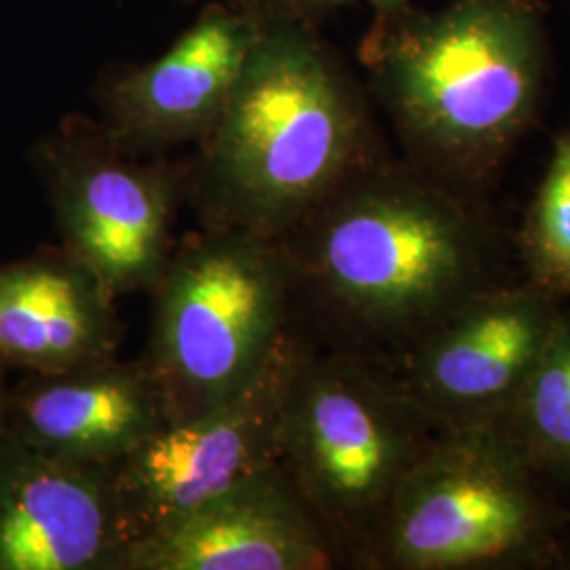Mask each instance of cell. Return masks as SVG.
Listing matches in <instances>:
<instances>
[{
    "instance_id": "18",
    "label": "cell",
    "mask_w": 570,
    "mask_h": 570,
    "mask_svg": "<svg viewBox=\"0 0 570 570\" xmlns=\"http://www.w3.org/2000/svg\"><path fill=\"white\" fill-rule=\"evenodd\" d=\"M9 370L7 367L0 366V406H2V400H4V393H7V387H9Z\"/></svg>"
},
{
    "instance_id": "7",
    "label": "cell",
    "mask_w": 570,
    "mask_h": 570,
    "mask_svg": "<svg viewBox=\"0 0 570 570\" xmlns=\"http://www.w3.org/2000/svg\"><path fill=\"white\" fill-rule=\"evenodd\" d=\"M530 473L494 425L433 440L393 492L366 562L454 570L520 560L543 537Z\"/></svg>"
},
{
    "instance_id": "15",
    "label": "cell",
    "mask_w": 570,
    "mask_h": 570,
    "mask_svg": "<svg viewBox=\"0 0 570 570\" xmlns=\"http://www.w3.org/2000/svg\"><path fill=\"white\" fill-rule=\"evenodd\" d=\"M503 419L505 438L530 469L570 473V317H556Z\"/></svg>"
},
{
    "instance_id": "2",
    "label": "cell",
    "mask_w": 570,
    "mask_h": 570,
    "mask_svg": "<svg viewBox=\"0 0 570 570\" xmlns=\"http://www.w3.org/2000/svg\"><path fill=\"white\" fill-rule=\"evenodd\" d=\"M546 16L543 0H450L372 21L357 56L416 167L446 184L499 169L546 91Z\"/></svg>"
},
{
    "instance_id": "14",
    "label": "cell",
    "mask_w": 570,
    "mask_h": 570,
    "mask_svg": "<svg viewBox=\"0 0 570 570\" xmlns=\"http://www.w3.org/2000/svg\"><path fill=\"white\" fill-rule=\"evenodd\" d=\"M117 298L66 249L0 265V366L51 374L117 357Z\"/></svg>"
},
{
    "instance_id": "4",
    "label": "cell",
    "mask_w": 570,
    "mask_h": 570,
    "mask_svg": "<svg viewBox=\"0 0 570 570\" xmlns=\"http://www.w3.org/2000/svg\"><path fill=\"white\" fill-rule=\"evenodd\" d=\"M433 421L383 360L306 346L285 391L279 465L336 550L367 560L389 501Z\"/></svg>"
},
{
    "instance_id": "3",
    "label": "cell",
    "mask_w": 570,
    "mask_h": 570,
    "mask_svg": "<svg viewBox=\"0 0 570 570\" xmlns=\"http://www.w3.org/2000/svg\"><path fill=\"white\" fill-rule=\"evenodd\" d=\"M473 226L449 184L385 157L330 193L279 244L292 303L364 341L416 338L468 282Z\"/></svg>"
},
{
    "instance_id": "8",
    "label": "cell",
    "mask_w": 570,
    "mask_h": 570,
    "mask_svg": "<svg viewBox=\"0 0 570 570\" xmlns=\"http://www.w3.org/2000/svg\"><path fill=\"white\" fill-rule=\"evenodd\" d=\"M308 345L305 332L294 324L244 393L167 423L108 465L127 548L279 463L285 391Z\"/></svg>"
},
{
    "instance_id": "11",
    "label": "cell",
    "mask_w": 570,
    "mask_h": 570,
    "mask_svg": "<svg viewBox=\"0 0 570 570\" xmlns=\"http://www.w3.org/2000/svg\"><path fill=\"white\" fill-rule=\"evenodd\" d=\"M108 465L49 454L0 423V570H121Z\"/></svg>"
},
{
    "instance_id": "17",
    "label": "cell",
    "mask_w": 570,
    "mask_h": 570,
    "mask_svg": "<svg viewBox=\"0 0 570 570\" xmlns=\"http://www.w3.org/2000/svg\"><path fill=\"white\" fill-rule=\"evenodd\" d=\"M367 2L374 9V21H387L412 9V0H292L296 11L313 23H320L346 4Z\"/></svg>"
},
{
    "instance_id": "9",
    "label": "cell",
    "mask_w": 570,
    "mask_h": 570,
    "mask_svg": "<svg viewBox=\"0 0 570 570\" xmlns=\"http://www.w3.org/2000/svg\"><path fill=\"white\" fill-rule=\"evenodd\" d=\"M261 21L263 0L207 2L164 56L104 77L100 122L142 155L199 142L239 81Z\"/></svg>"
},
{
    "instance_id": "16",
    "label": "cell",
    "mask_w": 570,
    "mask_h": 570,
    "mask_svg": "<svg viewBox=\"0 0 570 570\" xmlns=\"http://www.w3.org/2000/svg\"><path fill=\"white\" fill-rule=\"evenodd\" d=\"M527 252L541 284L570 294V131L556 138L530 205Z\"/></svg>"
},
{
    "instance_id": "10",
    "label": "cell",
    "mask_w": 570,
    "mask_h": 570,
    "mask_svg": "<svg viewBox=\"0 0 570 570\" xmlns=\"http://www.w3.org/2000/svg\"><path fill=\"white\" fill-rule=\"evenodd\" d=\"M558 313L541 294L503 292L435 320L393 367L433 423L494 425L524 385Z\"/></svg>"
},
{
    "instance_id": "1",
    "label": "cell",
    "mask_w": 570,
    "mask_h": 570,
    "mask_svg": "<svg viewBox=\"0 0 570 570\" xmlns=\"http://www.w3.org/2000/svg\"><path fill=\"white\" fill-rule=\"evenodd\" d=\"M383 157L366 91L320 23L263 0L244 72L188 164L186 202L204 228L279 239Z\"/></svg>"
},
{
    "instance_id": "6",
    "label": "cell",
    "mask_w": 570,
    "mask_h": 570,
    "mask_svg": "<svg viewBox=\"0 0 570 570\" xmlns=\"http://www.w3.org/2000/svg\"><path fill=\"white\" fill-rule=\"evenodd\" d=\"M60 247L106 289L153 292L169 263L188 197V164L122 146L100 119L70 115L30 148Z\"/></svg>"
},
{
    "instance_id": "12",
    "label": "cell",
    "mask_w": 570,
    "mask_h": 570,
    "mask_svg": "<svg viewBox=\"0 0 570 570\" xmlns=\"http://www.w3.org/2000/svg\"><path fill=\"white\" fill-rule=\"evenodd\" d=\"M338 553L277 463L129 546L121 570H324Z\"/></svg>"
},
{
    "instance_id": "13",
    "label": "cell",
    "mask_w": 570,
    "mask_h": 570,
    "mask_svg": "<svg viewBox=\"0 0 570 570\" xmlns=\"http://www.w3.org/2000/svg\"><path fill=\"white\" fill-rule=\"evenodd\" d=\"M171 421L164 389L142 357L21 374L0 406V423L30 446L96 465H112Z\"/></svg>"
},
{
    "instance_id": "5",
    "label": "cell",
    "mask_w": 570,
    "mask_h": 570,
    "mask_svg": "<svg viewBox=\"0 0 570 570\" xmlns=\"http://www.w3.org/2000/svg\"><path fill=\"white\" fill-rule=\"evenodd\" d=\"M150 294L142 360L174 421L244 393L294 326L284 247L247 230L202 226L186 235Z\"/></svg>"
}]
</instances>
